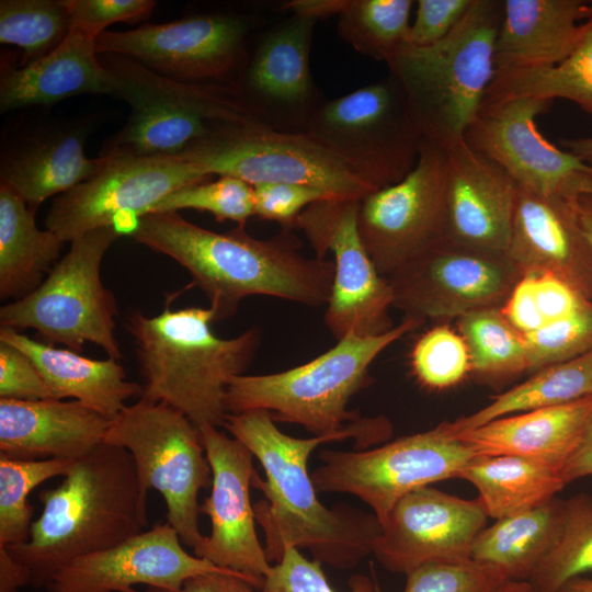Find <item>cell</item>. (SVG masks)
Returning a JSON list of instances; mask_svg holds the SVG:
<instances>
[{"instance_id": "cell-8", "label": "cell", "mask_w": 592, "mask_h": 592, "mask_svg": "<svg viewBox=\"0 0 592 592\" xmlns=\"http://www.w3.org/2000/svg\"><path fill=\"white\" fill-rule=\"evenodd\" d=\"M119 234L107 226L73 239L36 289L0 308L1 327L33 329L44 342L78 353L93 343L109 357L123 358L114 333L117 303L101 278L103 258Z\"/></svg>"}, {"instance_id": "cell-16", "label": "cell", "mask_w": 592, "mask_h": 592, "mask_svg": "<svg viewBox=\"0 0 592 592\" xmlns=\"http://www.w3.org/2000/svg\"><path fill=\"white\" fill-rule=\"evenodd\" d=\"M551 103L524 95L485 99L464 140L501 166L517 185L574 201L592 193V166L539 133L536 117Z\"/></svg>"}, {"instance_id": "cell-54", "label": "cell", "mask_w": 592, "mask_h": 592, "mask_svg": "<svg viewBox=\"0 0 592 592\" xmlns=\"http://www.w3.org/2000/svg\"><path fill=\"white\" fill-rule=\"evenodd\" d=\"M348 0H292L281 4L280 10L308 18L325 19L342 12Z\"/></svg>"}, {"instance_id": "cell-58", "label": "cell", "mask_w": 592, "mask_h": 592, "mask_svg": "<svg viewBox=\"0 0 592 592\" xmlns=\"http://www.w3.org/2000/svg\"><path fill=\"white\" fill-rule=\"evenodd\" d=\"M558 592H592V578L577 577L568 581Z\"/></svg>"}, {"instance_id": "cell-51", "label": "cell", "mask_w": 592, "mask_h": 592, "mask_svg": "<svg viewBox=\"0 0 592 592\" xmlns=\"http://www.w3.org/2000/svg\"><path fill=\"white\" fill-rule=\"evenodd\" d=\"M500 309L505 319L522 334L545 326L536 300L534 274H524L517 281Z\"/></svg>"}, {"instance_id": "cell-45", "label": "cell", "mask_w": 592, "mask_h": 592, "mask_svg": "<svg viewBox=\"0 0 592 592\" xmlns=\"http://www.w3.org/2000/svg\"><path fill=\"white\" fill-rule=\"evenodd\" d=\"M350 592H380L375 580L355 574L349 580ZM260 592H335L328 582L321 562L309 560L298 548H288L282 559L272 565Z\"/></svg>"}, {"instance_id": "cell-24", "label": "cell", "mask_w": 592, "mask_h": 592, "mask_svg": "<svg viewBox=\"0 0 592 592\" xmlns=\"http://www.w3.org/2000/svg\"><path fill=\"white\" fill-rule=\"evenodd\" d=\"M569 201L517 187L506 255L522 274H553L592 300V247Z\"/></svg>"}, {"instance_id": "cell-4", "label": "cell", "mask_w": 592, "mask_h": 592, "mask_svg": "<svg viewBox=\"0 0 592 592\" xmlns=\"http://www.w3.org/2000/svg\"><path fill=\"white\" fill-rule=\"evenodd\" d=\"M213 322L209 307L173 310L170 303L157 316L133 311L125 320L143 378L140 398L171 406L197 428L224 426L227 388L250 366L260 343L255 328L224 339Z\"/></svg>"}, {"instance_id": "cell-35", "label": "cell", "mask_w": 592, "mask_h": 592, "mask_svg": "<svg viewBox=\"0 0 592 592\" xmlns=\"http://www.w3.org/2000/svg\"><path fill=\"white\" fill-rule=\"evenodd\" d=\"M516 95L568 100L592 117V1L578 43L562 62L546 69L496 72L485 99Z\"/></svg>"}, {"instance_id": "cell-32", "label": "cell", "mask_w": 592, "mask_h": 592, "mask_svg": "<svg viewBox=\"0 0 592 592\" xmlns=\"http://www.w3.org/2000/svg\"><path fill=\"white\" fill-rule=\"evenodd\" d=\"M565 519V500L554 498L533 510L497 520L477 536L471 559L505 580L528 581L556 543Z\"/></svg>"}, {"instance_id": "cell-10", "label": "cell", "mask_w": 592, "mask_h": 592, "mask_svg": "<svg viewBox=\"0 0 592 592\" xmlns=\"http://www.w3.org/2000/svg\"><path fill=\"white\" fill-rule=\"evenodd\" d=\"M305 134L375 191L401 181L413 169L423 140L390 73L326 100Z\"/></svg>"}, {"instance_id": "cell-7", "label": "cell", "mask_w": 592, "mask_h": 592, "mask_svg": "<svg viewBox=\"0 0 592 592\" xmlns=\"http://www.w3.org/2000/svg\"><path fill=\"white\" fill-rule=\"evenodd\" d=\"M100 58L114 78V96L132 109L101 155L177 157L213 123H254L230 83L185 82L119 55Z\"/></svg>"}, {"instance_id": "cell-55", "label": "cell", "mask_w": 592, "mask_h": 592, "mask_svg": "<svg viewBox=\"0 0 592 592\" xmlns=\"http://www.w3.org/2000/svg\"><path fill=\"white\" fill-rule=\"evenodd\" d=\"M30 585L23 567L16 562L5 546L0 545V592H19V588Z\"/></svg>"}, {"instance_id": "cell-52", "label": "cell", "mask_w": 592, "mask_h": 592, "mask_svg": "<svg viewBox=\"0 0 592 592\" xmlns=\"http://www.w3.org/2000/svg\"><path fill=\"white\" fill-rule=\"evenodd\" d=\"M127 592H141L134 588ZM144 592H260L250 579L239 573L207 572L187 579L180 590L166 591L148 588Z\"/></svg>"}, {"instance_id": "cell-44", "label": "cell", "mask_w": 592, "mask_h": 592, "mask_svg": "<svg viewBox=\"0 0 592 592\" xmlns=\"http://www.w3.org/2000/svg\"><path fill=\"white\" fill-rule=\"evenodd\" d=\"M406 578L403 592H494L508 581L496 569L473 559L426 563Z\"/></svg>"}, {"instance_id": "cell-48", "label": "cell", "mask_w": 592, "mask_h": 592, "mask_svg": "<svg viewBox=\"0 0 592 592\" xmlns=\"http://www.w3.org/2000/svg\"><path fill=\"white\" fill-rule=\"evenodd\" d=\"M0 399H54L32 360L18 348L0 341Z\"/></svg>"}, {"instance_id": "cell-36", "label": "cell", "mask_w": 592, "mask_h": 592, "mask_svg": "<svg viewBox=\"0 0 592 592\" xmlns=\"http://www.w3.org/2000/svg\"><path fill=\"white\" fill-rule=\"evenodd\" d=\"M459 334L468 348L471 372L502 380L528 371L523 334L503 316L500 308H486L457 318Z\"/></svg>"}, {"instance_id": "cell-41", "label": "cell", "mask_w": 592, "mask_h": 592, "mask_svg": "<svg viewBox=\"0 0 592 592\" xmlns=\"http://www.w3.org/2000/svg\"><path fill=\"white\" fill-rule=\"evenodd\" d=\"M195 209L212 214L218 221L244 226L254 213L253 186L234 177H218L183 186L155 204L148 213Z\"/></svg>"}, {"instance_id": "cell-40", "label": "cell", "mask_w": 592, "mask_h": 592, "mask_svg": "<svg viewBox=\"0 0 592 592\" xmlns=\"http://www.w3.org/2000/svg\"><path fill=\"white\" fill-rule=\"evenodd\" d=\"M71 27L64 0H1L0 43L18 46L23 65L55 49Z\"/></svg>"}, {"instance_id": "cell-50", "label": "cell", "mask_w": 592, "mask_h": 592, "mask_svg": "<svg viewBox=\"0 0 592 592\" xmlns=\"http://www.w3.org/2000/svg\"><path fill=\"white\" fill-rule=\"evenodd\" d=\"M534 277L536 300L545 325L574 314L590 300L553 274H534Z\"/></svg>"}, {"instance_id": "cell-38", "label": "cell", "mask_w": 592, "mask_h": 592, "mask_svg": "<svg viewBox=\"0 0 592 592\" xmlns=\"http://www.w3.org/2000/svg\"><path fill=\"white\" fill-rule=\"evenodd\" d=\"M592 571V497L579 493L565 500L560 534L531 576L538 592H558L568 581Z\"/></svg>"}, {"instance_id": "cell-47", "label": "cell", "mask_w": 592, "mask_h": 592, "mask_svg": "<svg viewBox=\"0 0 592 592\" xmlns=\"http://www.w3.org/2000/svg\"><path fill=\"white\" fill-rule=\"evenodd\" d=\"M64 1L70 14L71 27L84 30L98 37L113 23L147 19L157 4L152 0Z\"/></svg>"}, {"instance_id": "cell-34", "label": "cell", "mask_w": 592, "mask_h": 592, "mask_svg": "<svg viewBox=\"0 0 592 592\" xmlns=\"http://www.w3.org/2000/svg\"><path fill=\"white\" fill-rule=\"evenodd\" d=\"M589 396H592V351L544 367L476 412L447 423L453 434H457L501 417L566 405Z\"/></svg>"}, {"instance_id": "cell-21", "label": "cell", "mask_w": 592, "mask_h": 592, "mask_svg": "<svg viewBox=\"0 0 592 592\" xmlns=\"http://www.w3.org/2000/svg\"><path fill=\"white\" fill-rule=\"evenodd\" d=\"M487 517L478 499L423 487L395 505L372 555L388 571L405 574L426 563L468 560Z\"/></svg>"}, {"instance_id": "cell-56", "label": "cell", "mask_w": 592, "mask_h": 592, "mask_svg": "<svg viewBox=\"0 0 592 592\" xmlns=\"http://www.w3.org/2000/svg\"><path fill=\"white\" fill-rule=\"evenodd\" d=\"M574 203L581 227L592 247V193L578 196Z\"/></svg>"}, {"instance_id": "cell-13", "label": "cell", "mask_w": 592, "mask_h": 592, "mask_svg": "<svg viewBox=\"0 0 592 592\" xmlns=\"http://www.w3.org/2000/svg\"><path fill=\"white\" fill-rule=\"evenodd\" d=\"M263 22L251 14L207 13L105 31L96 53L128 57L180 81L229 83L248 56L250 34Z\"/></svg>"}, {"instance_id": "cell-33", "label": "cell", "mask_w": 592, "mask_h": 592, "mask_svg": "<svg viewBox=\"0 0 592 592\" xmlns=\"http://www.w3.org/2000/svg\"><path fill=\"white\" fill-rule=\"evenodd\" d=\"M459 478L475 486L487 516L494 520L544 505L566 486L560 473L506 455L476 456Z\"/></svg>"}, {"instance_id": "cell-31", "label": "cell", "mask_w": 592, "mask_h": 592, "mask_svg": "<svg viewBox=\"0 0 592 592\" xmlns=\"http://www.w3.org/2000/svg\"><path fill=\"white\" fill-rule=\"evenodd\" d=\"M65 242L41 230L35 213L0 183V298L20 299L36 289L59 261Z\"/></svg>"}, {"instance_id": "cell-15", "label": "cell", "mask_w": 592, "mask_h": 592, "mask_svg": "<svg viewBox=\"0 0 592 592\" xmlns=\"http://www.w3.org/2000/svg\"><path fill=\"white\" fill-rule=\"evenodd\" d=\"M522 276L506 253L462 246L445 238L386 278L392 307L425 321L501 308Z\"/></svg>"}, {"instance_id": "cell-22", "label": "cell", "mask_w": 592, "mask_h": 592, "mask_svg": "<svg viewBox=\"0 0 592 592\" xmlns=\"http://www.w3.org/2000/svg\"><path fill=\"white\" fill-rule=\"evenodd\" d=\"M207 572L239 573L187 553L175 528L167 522L109 549L75 559L54 576L46 589L127 592L135 584H146L178 591L187 579Z\"/></svg>"}, {"instance_id": "cell-37", "label": "cell", "mask_w": 592, "mask_h": 592, "mask_svg": "<svg viewBox=\"0 0 592 592\" xmlns=\"http://www.w3.org/2000/svg\"><path fill=\"white\" fill-rule=\"evenodd\" d=\"M412 0H348L338 35L358 53L388 64L407 45Z\"/></svg>"}, {"instance_id": "cell-18", "label": "cell", "mask_w": 592, "mask_h": 592, "mask_svg": "<svg viewBox=\"0 0 592 592\" xmlns=\"http://www.w3.org/2000/svg\"><path fill=\"white\" fill-rule=\"evenodd\" d=\"M317 20L291 14L271 26L248 52L229 82L255 124L305 134L327 100L310 72L309 56Z\"/></svg>"}, {"instance_id": "cell-46", "label": "cell", "mask_w": 592, "mask_h": 592, "mask_svg": "<svg viewBox=\"0 0 592 592\" xmlns=\"http://www.w3.org/2000/svg\"><path fill=\"white\" fill-rule=\"evenodd\" d=\"M255 216L278 223L284 230L296 228L299 215L311 204L332 194L303 184L265 183L253 186Z\"/></svg>"}, {"instance_id": "cell-1", "label": "cell", "mask_w": 592, "mask_h": 592, "mask_svg": "<svg viewBox=\"0 0 592 592\" xmlns=\"http://www.w3.org/2000/svg\"><path fill=\"white\" fill-rule=\"evenodd\" d=\"M224 428L250 449L265 473V479L254 476L252 487L264 494L253 509L270 562H278L288 548H308L321 563L348 569L372 554L382 530L376 516L350 506H325L308 459L329 442L353 439L360 449L384 442L392 431L386 418L362 417L340 433L309 439L285 434L266 410L228 413Z\"/></svg>"}, {"instance_id": "cell-19", "label": "cell", "mask_w": 592, "mask_h": 592, "mask_svg": "<svg viewBox=\"0 0 592 592\" xmlns=\"http://www.w3.org/2000/svg\"><path fill=\"white\" fill-rule=\"evenodd\" d=\"M110 156L102 171L53 200L45 227L64 242L114 226L125 213L137 219L170 193L213 177L180 157Z\"/></svg>"}, {"instance_id": "cell-17", "label": "cell", "mask_w": 592, "mask_h": 592, "mask_svg": "<svg viewBox=\"0 0 592 592\" xmlns=\"http://www.w3.org/2000/svg\"><path fill=\"white\" fill-rule=\"evenodd\" d=\"M446 151L422 140L413 169L361 200L358 230L377 271L387 277L445 239Z\"/></svg>"}, {"instance_id": "cell-30", "label": "cell", "mask_w": 592, "mask_h": 592, "mask_svg": "<svg viewBox=\"0 0 592 592\" xmlns=\"http://www.w3.org/2000/svg\"><path fill=\"white\" fill-rule=\"evenodd\" d=\"M111 158L110 155L87 157L80 133L47 132L2 153L0 183L11 187L36 213L46 200L98 174Z\"/></svg>"}, {"instance_id": "cell-26", "label": "cell", "mask_w": 592, "mask_h": 592, "mask_svg": "<svg viewBox=\"0 0 592 592\" xmlns=\"http://www.w3.org/2000/svg\"><path fill=\"white\" fill-rule=\"evenodd\" d=\"M98 36L71 27L44 57L24 65L1 64L0 110L48 105L78 94H115L114 78L96 53Z\"/></svg>"}, {"instance_id": "cell-20", "label": "cell", "mask_w": 592, "mask_h": 592, "mask_svg": "<svg viewBox=\"0 0 592 592\" xmlns=\"http://www.w3.org/2000/svg\"><path fill=\"white\" fill-rule=\"evenodd\" d=\"M198 429L212 468L210 493L200 511L209 517L212 531L193 554L246 576L260 590L272 565L258 538L250 499L257 475L254 456L244 444L216 426Z\"/></svg>"}, {"instance_id": "cell-25", "label": "cell", "mask_w": 592, "mask_h": 592, "mask_svg": "<svg viewBox=\"0 0 592 592\" xmlns=\"http://www.w3.org/2000/svg\"><path fill=\"white\" fill-rule=\"evenodd\" d=\"M110 421L77 400L0 399V454L78 460L104 442Z\"/></svg>"}, {"instance_id": "cell-2", "label": "cell", "mask_w": 592, "mask_h": 592, "mask_svg": "<svg viewBox=\"0 0 592 592\" xmlns=\"http://www.w3.org/2000/svg\"><path fill=\"white\" fill-rule=\"evenodd\" d=\"M129 232L189 272L208 299L215 321L234 315L249 296L318 307L328 304L331 294L333 262L301 254L300 241L291 230L262 240L248 235L244 226L216 232L178 212H164L139 216Z\"/></svg>"}, {"instance_id": "cell-39", "label": "cell", "mask_w": 592, "mask_h": 592, "mask_svg": "<svg viewBox=\"0 0 592 592\" xmlns=\"http://www.w3.org/2000/svg\"><path fill=\"white\" fill-rule=\"evenodd\" d=\"M75 462L16 459L0 454V545L8 547L27 542L33 523L29 494L46 480L64 477Z\"/></svg>"}, {"instance_id": "cell-3", "label": "cell", "mask_w": 592, "mask_h": 592, "mask_svg": "<svg viewBox=\"0 0 592 592\" xmlns=\"http://www.w3.org/2000/svg\"><path fill=\"white\" fill-rule=\"evenodd\" d=\"M42 514L27 542L5 546L30 585L46 588L77 558L109 549L148 527L132 455L103 442L76 460L62 481L38 492Z\"/></svg>"}, {"instance_id": "cell-12", "label": "cell", "mask_w": 592, "mask_h": 592, "mask_svg": "<svg viewBox=\"0 0 592 592\" xmlns=\"http://www.w3.org/2000/svg\"><path fill=\"white\" fill-rule=\"evenodd\" d=\"M177 157L209 175L234 177L252 186L294 183L357 200L375 191L306 134L254 123H213Z\"/></svg>"}, {"instance_id": "cell-9", "label": "cell", "mask_w": 592, "mask_h": 592, "mask_svg": "<svg viewBox=\"0 0 592 592\" xmlns=\"http://www.w3.org/2000/svg\"><path fill=\"white\" fill-rule=\"evenodd\" d=\"M104 442L132 455L143 501L147 503L149 490L158 491L167 505V522L182 543L196 548L205 537L198 494L212 486L200 429L171 406L139 398L110 421Z\"/></svg>"}, {"instance_id": "cell-59", "label": "cell", "mask_w": 592, "mask_h": 592, "mask_svg": "<svg viewBox=\"0 0 592 592\" xmlns=\"http://www.w3.org/2000/svg\"><path fill=\"white\" fill-rule=\"evenodd\" d=\"M494 592H538L528 581L503 582Z\"/></svg>"}, {"instance_id": "cell-53", "label": "cell", "mask_w": 592, "mask_h": 592, "mask_svg": "<svg viewBox=\"0 0 592 592\" xmlns=\"http://www.w3.org/2000/svg\"><path fill=\"white\" fill-rule=\"evenodd\" d=\"M560 475L566 485L592 476V411L579 444L567 460Z\"/></svg>"}, {"instance_id": "cell-28", "label": "cell", "mask_w": 592, "mask_h": 592, "mask_svg": "<svg viewBox=\"0 0 592 592\" xmlns=\"http://www.w3.org/2000/svg\"><path fill=\"white\" fill-rule=\"evenodd\" d=\"M583 0H502L496 72L551 68L573 50L588 14Z\"/></svg>"}, {"instance_id": "cell-5", "label": "cell", "mask_w": 592, "mask_h": 592, "mask_svg": "<svg viewBox=\"0 0 592 592\" xmlns=\"http://www.w3.org/2000/svg\"><path fill=\"white\" fill-rule=\"evenodd\" d=\"M502 0H473L442 41L402 47L387 64L424 140L447 148L464 139L496 75Z\"/></svg>"}, {"instance_id": "cell-42", "label": "cell", "mask_w": 592, "mask_h": 592, "mask_svg": "<svg viewBox=\"0 0 592 592\" xmlns=\"http://www.w3.org/2000/svg\"><path fill=\"white\" fill-rule=\"evenodd\" d=\"M410 365L417 380L432 390L456 386L471 372L465 340L446 323L434 326L415 341Z\"/></svg>"}, {"instance_id": "cell-14", "label": "cell", "mask_w": 592, "mask_h": 592, "mask_svg": "<svg viewBox=\"0 0 592 592\" xmlns=\"http://www.w3.org/2000/svg\"><path fill=\"white\" fill-rule=\"evenodd\" d=\"M361 200L333 197L316 202L298 217L316 257H333L334 275L325 323L340 340L346 335H377L394 328L392 293L376 269L358 230Z\"/></svg>"}, {"instance_id": "cell-27", "label": "cell", "mask_w": 592, "mask_h": 592, "mask_svg": "<svg viewBox=\"0 0 592 592\" xmlns=\"http://www.w3.org/2000/svg\"><path fill=\"white\" fill-rule=\"evenodd\" d=\"M591 411L589 396L501 417L454 435L477 456H516L561 473L579 444Z\"/></svg>"}, {"instance_id": "cell-57", "label": "cell", "mask_w": 592, "mask_h": 592, "mask_svg": "<svg viewBox=\"0 0 592 592\" xmlns=\"http://www.w3.org/2000/svg\"><path fill=\"white\" fill-rule=\"evenodd\" d=\"M561 144L568 151L580 157L584 162L592 166V136L574 139H563Z\"/></svg>"}, {"instance_id": "cell-23", "label": "cell", "mask_w": 592, "mask_h": 592, "mask_svg": "<svg viewBox=\"0 0 592 592\" xmlns=\"http://www.w3.org/2000/svg\"><path fill=\"white\" fill-rule=\"evenodd\" d=\"M446 151L445 237L477 249L506 252L517 183L464 139Z\"/></svg>"}, {"instance_id": "cell-49", "label": "cell", "mask_w": 592, "mask_h": 592, "mask_svg": "<svg viewBox=\"0 0 592 592\" xmlns=\"http://www.w3.org/2000/svg\"><path fill=\"white\" fill-rule=\"evenodd\" d=\"M473 0H418L407 45L424 47L445 38L467 13Z\"/></svg>"}, {"instance_id": "cell-43", "label": "cell", "mask_w": 592, "mask_h": 592, "mask_svg": "<svg viewBox=\"0 0 592 592\" xmlns=\"http://www.w3.org/2000/svg\"><path fill=\"white\" fill-rule=\"evenodd\" d=\"M528 371L537 372L592 351V301L574 314L523 334Z\"/></svg>"}, {"instance_id": "cell-11", "label": "cell", "mask_w": 592, "mask_h": 592, "mask_svg": "<svg viewBox=\"0 0 592 592\" xmlns=\"http://www.w3.org/2000/svg\"><path fill=\"white\" fill-rule=\"evenodd\" d=\"M443 421L435 428L358 451L323 448L311 479L317 492L345 493L367 504L380 526L410 492L459 478L476 457Z\"/></svg>"}, {"instance_id": "cell-6", "label": "cell", "mask_w": 592, "mask_h": 592, "mask_svg": "<svg viewBox=\"0 0 592 592\" xmlns=\"http://www.w3.org/2000/svg\"><path fill=\"white\" fill-rule=\"evenodd\" d=\"M423 322L405 316L385 333L346 335L314 360L287 371L239 375L227 388L228 413L266 410L275 422L299 424L314 436L340 433L362 418L348 406L364 387L371 364Z\"/></svg>"}, {"instance_id": "cell-29", "label": "cell", "mask_w": 592, "mask_h": 592, "mask_svg": "<svg viewBox=\"0 0 592 592\" xmlns=\"http://www.w3.org/2000/svg\"><path fill=\"white\" fill-rule=\"evenodd\" d=\"M0 341L32 360L56 400L73 398L112 420L127 406L126 400L141 396L143 386L126 379L118 360H92L4 327L0 329Z\"/></svg>"}]
</instances>
